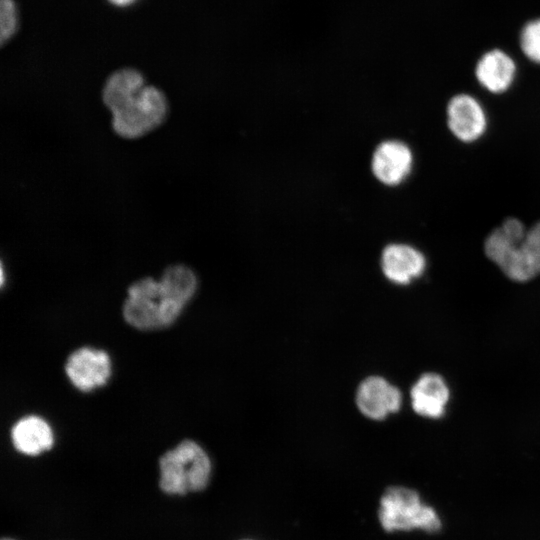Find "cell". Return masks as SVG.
I'll use <instances>...</instances> for the list:
<instances>
[{"instance_id": "3", "label": "cell", "mask_w": 540, "mask_h": 540, "mask_svg": "<svg viewBox=\"0 0 540 540\" xmlns=\"http://www.w3.org/2000/svg\"><path fill=\"white\" fill-rule=\"evenodd\" d=\"M484 252L511 280L526 282L540 274V221L526 228L507 217L486 237Z\"/></svg>"}, {"instance_id": "2", "label": "cell", "mask_w": 540, "mask_h": 540, "mask_svg": "<svg viewBox=\"0 0 540 540\" xmlns=\"http://www.w3.org/2000/svg\"><path fill=\"white\" fill-rule=\"evenodd\" d=\"M102 100L112 112V127L125 139H137L162 125L168 117L165 93L146 84L143 74L134 68L113 72L102 90Z\"/></svg>"}, {"instance_id": "14", "label": "cell", "mask_w": 540, "mask_h": 540, "mask_svg": "<svg viewBox=\"0 0 540 540\" xmlns=\"http://www.w3.org/2000/svg\"><path fill=\"white\" fill-rule=\"evenodd\" d=\"M520 47L529 60L540 64V19L530 21L523 27Z\"/></svg>"}, {"instance_id": "1", "label": "cell", "mask_w": 540, "mask_h": 540, "mask_svg": "<svg viewBox=\"0 0 540 540\" xmlns=\"http://www.w3.org/2000/svg\"><path fill=\"white\" fill-rule=\"evenodd\" d=\"M194 271L184 264L165 268L159 280L141 278L127 290L122 314L130 326L149 331L171 325L197 289Z\"/></svg>"}, {"instance_id": "17", "label": "cell", "mask_w": 540, "mask_h": 540, "mask_svg": "<svg viewBox=\"0 0 540 540\" xmlns=\"http://www.w3.org/2000/svg\"><path fill=\"white\" fill-rule=\"evenodd\" d=\"M3 540H12V539H3Z\"/></svg>"}, {"instance_id": "16", "label": "cell", "mask_w": 540, "mask_h": 540, "mask_svg": "<svg viewBox=\"0 0 540 540\" xmlns=\"http://www.w3.org/2000/svg\"><path fill=\"white\" fill-rule=\"evenodd\" d=\"M111 3L118 6H125L133 3L135 0H109Z\"/></svg>"}, {"instance_id": "9", "label": "cell", "mask_w": 540, "mask_h": 540, "mask_svg": "<svg viewBox=\"0 0 540 540\" xmlns=\"http://www.w3.org/2000/svg\"><path fill=\"white\" fill-rule=\"evenodd\" d=\"M413 155L401 141L389 140L377 146L372 157V171L382 183L394 186L410 173Z\"/></svg>"}, {"instance_id": "7", "label": "cell", "mask_w": 540, "mask_h": 540, "mask_svg": "<svg viewBox=\"0 0 540 540\" xmlns=\"http://www.w3.org/2000/svg\"><path fill=\"white\" fill-rule=\"evenodd\" d=\"M447 126L455 138L471 143L486 131L487 117L482 105L470 94L459 93L448 101Z\"/></svg>"}, {"instance_id": "10", "label": "cell", "mask_w": 540, "mask_h": 540, "mask_svg": "<svg viewBox=\"0 0 540 540\" xmlns=\"http://www.w3.org/2000/svg\"><path fill=\"white\" fill-rule=\"evenodd\" d=\"M425 266L424 255L407 244H390L382 252V271L387 279L397 284H408L419 277Z\"/></svg>"}, {"instance_id": "6", "label": "cell", "mask_w": 540, "mask_h": 540, "mask_svg": "<svg viewBox=\"0 0 540 540\" xmlns=\"http://www.w3.org/2000/svg\"><path fill=\"white\" fill-rule=\"evenodd\" d=\"M65 373L71 384L79 391H93L104 386L111 377L110 356L102 349L80 347L66 359Z\"/></svg>"}, {"instance_id": "13", "label": "cell", "mask_w": 540, "mask_h": 540, "mask_svg": "<svg viewBox=\"0 0 540 540\" xmlns=\"http://www.w3.org/2000/svg\"><path fill=\"white\" fill-rule=\"evenodd\" d=\"M10 434L15 449L30 456L49 450L54 442L50 425L37 415H27L20 418L12 426Z\"/></svg>"}, {"instance_id": "4", "label": "cell", "mask_w": 540, "mask_h": 540, "mask_svg": "<svg viewBox=\"0 0 540 540\" xmlns=\"http://www.w3.org/2000/svg\"><path fill=\"white\" fill-rule=\"evenodd\" d=\"M160 488L168 494L184 495L203 490L209 481L211 461L193 440H183L159 460Z\"/></svg>"}, {"instance_id": "5", "label": "cell", "mask_w": 540, "mask_h": 540, "mask_svg": "<svg viewBox=\"0 0 540 540\" xmlns=\"http://www.w3.org/2000/svg\"><path fill=\"white\" fill-rule=\"evenodd\" d=\"M378 520L387 532L421 529L429 533L441 529L436 510L421 500L419 493L403 486H391L380 498Z\"/></svg>"}, {"instance_id": "15", "label": "cell", "mask_w": 540, "mask_h": 540, "mask_svg": "<svg viewBox=\"0 0 540 540\" xmlns=\"http://www.w3.org/2000/svg\"><path fill=\"white\" fill-rule=\"evenodd\" d=\"M18 25L17 9L13 0H0V39L4 44L16 32Z\"/></svg>"}, {"instance_id": "12", "label": "cell", "mask_w": 540, "mask_h": 540, "mask_svg": "<svg viewBox=\"0 0 540 540\" xmlns=\"http://www.w3.org/2000/svg\"><path fill=\"white\" fill-rule=\"evenodd\" d=\"M410 394L413 410L428 418L441 417L449 400L448 386L436 373L423 374L412 386Z\"/></svg>"}, {"instance_id": "11", "label": "cell", "mask_w": 540, "mask_h": 540, "mask_svg": "<svg viewBox=\"0 0 540 540\" xmlns=\"http://www.w3.org/2000/svg\"><path fill=\"white\" fill-rule=\"evenodd\" d=\"M515 73L514 60L499 49L483 54L475 67L477 81L487 91L494 94L507 91L513 83Z\"/></svg>"}, {"instance_id": "8", "label": "cell", "mask_w": 540, "mask_h": 540, "mask_svg": "<svg viewBox=\"0 0 540 540\" xmlns=\"http://www.w3.org/2000/svg\"><path fill=\"white\" fill-rule=\"evenodd\" d=\"M401 403L399 389L379 376L366 378L357 389L356 405L364 416L372 420H382L397 412Z\"/></svg>"}]
</instances>
